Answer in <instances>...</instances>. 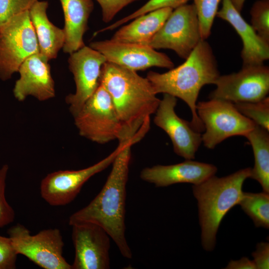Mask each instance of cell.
Segmentation results:
<instances>
[{"label":"cell","mask_w":269,"mask_h":269,"mask_svg":"<svg viewBox=\"0 0 269 269\" xmlns=\"http://www.w3.org/2000/svg\"><path fill=\"white\" fill-rule=\"evenodd\" d=\"M199 21L201 37L206 40L211 34L213 23L222 0H193Z\"/></svg>","instance_id":"cell-25"},{"label":"cell","mask_w":269,"mask_h":269,"mask_svg":"<svg viewBox=\"0 0 269 269\" xmlns=\"http://www.w3.org/2000/svg\"><path fill=\"white\" fill-rule=\"evenodd\" d=\"M17 255L9 237L0 235V269H15Z\"/></svg>","instance_id":"cell-29"},{"label":"cell","mask_w":269,"mask_h":269,"mask_svg":"<svg viewBox=\"0 0 269 269\" xmlns=\"http://www.w3.org/2000/svg\"><path fill=\"white\" fill-rule=\"evenodd\" d=\"M196 112L204 129L202 142L209 149L231 136H245L256 125L239 112L234 103L224 100L199 102Z\"/></svg>","instance_id":"cell-6"},{"label":"cell","mask_w":269,"mask_h":269,"mask_svg":"<svg viewBox=\"0 0 269 269\" xmlns=\"http://www.w3.org/2000/svg\"><path fill=\"white\" fill-rule=\"evenodd\" d=\"M63 9L65 25V53H72L85 46L83 36L94 8L92 0H59Z\"/></svg>","instance_id":"cell-19"},{"label":"cell","mask_w":269,"mask_h":269,"mask_svg":"<svg viewBox=\"0 0 269 269\" xmlns=\"http://www.w3.org/2000/svg\"><path fill=\"white\" fill-rule=\"evenodd\" d=\"M246 0H231L232 2L236 9L241 12L242 10Z\"/></svg>","instance_id":"cell-33"},{"label":"cell","mask_w":269,"mask_h":269,"mask_svg":"<svg viewBox=\"0 0 269 269\" xmlns=\"http://www.w3.org/2000/svg\"><path fill=\"white\" fill-rule=\"evenodd\" d=\"M220 75L211 47L205 40H201L183 63L162 73L150 71L146 77L156 94L172 95L188 106L192 115L190 125L201 133L204 129L197 114V100L201 88L214 84Z\"/></svg>","instance_id":"cell-3"},{"label":"cell","mask_w":269,"mask_h":269,"mask_svg":"<svg viewBox=\"0 0 269 269\" xmlns=\"http://www.w3.org/2000/svg\"><path fill=\"white\" fill-rule=\"evenodd\" d=\"M47 1H37L29 9L30 20L36 35L39 51L49 60L56 58L65 42V33L48 19Z\"/></svg>","instance_id":"cell-20"},{"label":"cell","mask_w":269,"mask_h":269,"mask_svg":"<svg viewBox=\"0 0 269 269\" xmlns=\"http://www.w3.org/2000/svg\"><path fill=\"white\" fill-rule=\"evenodd\" d=\"M75 258L72 269H108L110 267V237L98 225H72Z\"/></svg>","instance_id":"cell-14"},{"label":"cell","mask_w":269,"mask_h":269,"mask_svg":"<svg viewBox=\"0 0 269 269\" xmlns=\"http://www.w3.org/2000/svg\"><path fill=\"white\" fill-rule=\"evenodd\" d=\"M173 10L170 7L161 8L139 16L121 27L111 39L148 45Z\"/></svg>","instance_id":"cell-21"},{"label":"cell","mask_w":269,"mask_h":269,"mask_svg":"<svg viewBox=\"0 0 269 269\" xmlns=\"http://www.w3.org/2000/svg\"><path fill=\"white\" fill-rule=\"evenodd\" d=\"M256 227L269 228V194L265 192H243L239 203Z\"/></svg>","instance_id":"cell-23"},{"label":"cell","mask_w":269,"mask_h":269,"mask_svg":"<svg viewBox=\"0 0 269 269\" xmlns=\"http://www.w3.org/2000/svg\"><path fill=\"white\" fill-rule=\"evenodd\" d=\"M217 171L212 164L188 159L175 164L145 167L140 172V177L158 187L183 183L198 185L214 175Z\"/></svg>","instance_id":"cell-17"},{"label":"cell","mask_w":269,"mask_h":269,"mask_svg":"<svg viewBox=\"0 0 269 269\" xmlns=\"http://www.w3.org/2000/svg\"><path fill=\"white\" fill-rule=\"evenodd\" d=\"M79 134L96 143L105 144L122 134V126L112 99L101 85L73 116Z\"/></svg>","instance_id":"cell-5"},{"label":"cell","mask_w":269,"mask_h":269,"mask_svg":"<svg viewBox=\"0 0 269 269\" xmlns=\"http://www.w3.org/2000/svg\"><path fill=\"white\" fill-rule=\"evenodd\" d=\"M234 105L243 115L269 131V97L259 101L239 102Z\"/></svg>","instance_id":"cell-24"},{"label":"cell","mask_w":269,"mask_h":269,"mask_svg":"<svg viewBox=\"0 0 269 269\" xmlns=\"http://www.w3.org/2000/svg\"><path fill=\"white\" fill-rule=\"evenodd\" d=\"M133 140L125 143L113 162L107 179L99 194L85 207L69 217L71 226L91 223L99 225L108 233L122 255L132 258L125 237L126 186L131 160Z\"/></svg>","instance_id":"cell-2"},{"label":"cell","mask_w":269,"mask_h":269,"mask_svg":"<svg viewBox=\"0 0 269 269\" xmlns=\"http://www.w3.org/2000/svg\"><path fill=\"white\" fill-rule=\"evenodd\" d=\"M251 169L245 168L222 177L214 175L193 185V193L198 202L201 243L206 251L214 249L221 222L227 213L239 204L243 193V185L250 177Z\"/></svg>","instance_id":"cell-4"},{"label":"cell","mask_w":269,"mask_h":269,"mask_svg":"<svg viewBox=\"0 0 269 269\" xmlns=\"http://www.w3.org/2000/svg\"><path fill=\"white\" fill-rule=\"evenodd\" d=\"M216 16L229 22L240 36L243 43V66L264 64L269 59V42L263 39L246 22L231 0H222Z\"/></svg>","instance_id":"cell-18"},{"label":"cell","mask_w":269,"mask_h":269,"mask_svg":"<svg viewBox=\"0 0 269 269\" xmlns=\"http://www.w3.org/2000/svg\"><path fill=\"white\" fill-rule=\"evenodd\" d=\"M254 262L258 269H268L269 268V244L261 242L256 246V250L252 253Z\"/></svg>","instance_id":"cell-31"},{"label":"cell","mask_w":269,"mask_h":269,"mask_svg":"<svg viewBox=\"0 0 269 269\" xmlns=\"http://www.w3.org/2000/svg\"><path fill=\"white\" fill-rule=\"evenodd\" d=\"M105 57L90 46H84L70 54L69 68L72 73L76 91L66 97L72 115L75 114L99 86L101 68Z\"/></svg>","instance_id":"cell-13"},{"label":"cell","mask_w":269,"mask_h":269,"mask_svg":"<svg viewBox=\"0 0 269 269\" xmlns=\"http://www.w3.org/2000/svg\"><path fill=\"white\" fill-rule=\"evenodd\" d=\"M210 99L233 103L256 102L266 98L269 92V67L264 64L244 66L238 72L220 75Z\"/></svg>","instance_id":"cell-10"},{"label":"cell","mask_w":269,"mask_h":269,"mask_svg":"<svg viewBox=\"0 0 269 269\" xmlns=\"http://www.w3.org/2000/svg\"><path fill=\"white\" fill-rule=\"evenodd\" d=\"M38 0H0V28L16 15L29 10Z\"/></svg>","instance_id":"cell-27"},{"label":"cell","mask_w":269,"mask_h":269,"mask_svg":"<svg viewBox=\"0 0 269 269\" xmlns=\"http://www.w3.org/2000/svg\"><path fill=\"white\" fill-rule=\"evenodd\" d=\"M49 60L40 53L28 57L20 65V78L15 82L13 93L16 99L23 101L31 96L40 101L55 97L54 81Z\"/></svg>","instance_id":"cell-16"},{"label":"cell","mask_w":269,"mask_h":269,"mask_svg":"<svg viewBox=\"0 0 269 269\" xmlns=\"http://www.w3.org/2000/svg\"><path fill=\"white\" fill-rule=\"evenodd\" d=\"M177 98L164 94L155 112L153 122L169 137L174 152L185 160L195 158V154L202 142L200 133L176 114L175 108Z\"/></svg>","instance_id":"cell-15"},{"label":"cell","mask_w":269,"mask_h":269,"mask_svg":"<svg viewBox=\"0 0 269 269\" xmlns=\"http://www.w3.org/2000/svg\"><path fill=\"white\" fill-rule=\"evenodd\" d=\"M8 168L7 164L0 168V228L11 223L15 218L14 211L7 202L5 195Z\"/></svg>","instance_id":"cell-28"},{"label":"cell","mask_w":269,"mask_h":269,"mask_svg":"<svg viewBox=\"0 0 269 269\" xmlns=\"http://www.w3.org/2000/svg\"><path fill=\"white\" fill-rule=\"evenodd\" d=\"M226 269H257L253 260L252 261L247 257H243L239 260H231Z\"/></svg>","instance_id":"cell-32"},{"label":"cell","mask_w":269,"mask_h":269,"mask_svg":"<svg viewBox=\"0 0 269 269\" xmlns=\"http://www.w3.org/2000/svg\"><path fill=\"white\" fill-rule=\"evenodd\" d=\"M125 143H119L108 156L88 167L77 170H58L48 174L40 183L42 198L49 205L58 206L71 202L91 177L103 171L115 160Z\"/></svg>","instance_id":"cell-11"},{"label":"cell","mask_w":269,"mask_h":269,"mask_svg":"<svg viewBox=\"0 0 269 269\" xmlns=\"http://www.w3.org/2000/svg\"><path fill=\"white\" fill-rule=\"evenodd\" d=\"M17 255L21 254L44 269H72L63 256L64 245L58 229H48L31 235L24 225L17 224L7 231Z\"/></svg>","instance_id":"cell-8"},{"label":"cell","mask_w":269,"mask_h":269,"mask_svg":"<svg viewBox=\"0 0 269 269\" xmlns=\"http://www.w3.org/2000/svg\"><path fill=\"white\" fill-rule=\"evenodd\" d=\"M38 53L39 45L29 10L15 15L0 28V79H10L26 59Z\"/></svg>","instance_id":"cell-7"},{"label":"cell","mask_w":269,"mask_h":269,"mask_svg":"<svg viewBox=\"0 0 269 269\" xmlns=\"http://www.w3.org/2000/svg\"><path fill=\"white\" fill-rule=\"evenodd\" d=\"M99 83L109 93L122 126L119 142H138L150 129L160 100L148 80L136 72L106 62Z\"/></svg>","instance_id":"cell-1"},{"label":"cell","mask_w":269,"mask_h":269,"mask_svg":"<svg viewBox=\"0 0 269 269\" xmlns=\"http://www.w3.org/2000/svg\"><path fill=\"white\" fill-rule=\"evenodd\" d=\"M201 40L195 6L186 3L172 10L148 45L172 50L185 60Z\"/></svg>","instance_id":"cell-9"},{"label":"cell","mask_w":269,"mask_h":269,"mask_svg":"<svg viewBox=\"0 0 269 269\" xmlns=\"http://www.w3.org/2000/svg\"><path fill=\"white\" fill-rule=\"evenodd\" d=\"M251 144L254 155V166L250 177L257 180L263 191L269 193V131L255 125L244 136Z\"/></svg>","instance_id":"cell-22"},{"label":"cell","mask_w":269,"mask_h":269,"mask_svg":"<svg viewBox=\"0 0 269 269\" xmlns=\"http://www.w3.org/2000/svg\"><path fill=\"white\" fill-rule=\"evenodd\" d=\"M100 4L102 20L107 23L125 7L137 0H96Z\"/></svg>","instance_id":"cell-30"},{"label":"cell","mask_w":269,"mask_h":269,"mask_svg":"<svg viewBox=\"0 0 269 269\" xmlns=\"http://www.w3.org/2000/svg\"><path fill=\"white\" fill-rule=\"evenodd\" d=\"M251 25L265 40L269 42V0L256 1L251 7Z\"/></svg>","instance_id":"cell-26"},{"label":"cell","mask_w":269,"mask_h":269,"mask_svg":"<svg viewBox=\"0 0 269 269\" xmlns=\"http://www.w3.org/2000/svg\"><path fill=\"white\" fill-rule=\"evenodd\" d=\"M90 47L101 53L107 62L135 72L153 67L168 69L174 67L167 55L148 45L109 39L92 42Z\"/></svg>","instance_id":"cell-12"}]
</instances>
